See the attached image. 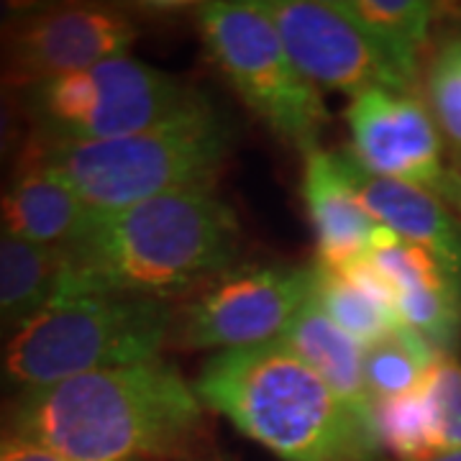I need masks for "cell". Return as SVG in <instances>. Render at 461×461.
Here are the masks:
<instances>
[{"instance_id": "1", "label": "cell", "mask_w": 461, "mask_h": 461, "mask_svg": "<svg viewBox=\"0 0 461 461\" xmlns=\"http://www.w3.org/2000/svg\"><path fill=\"white\" fill-rule=\"evenodd\" d=\"M0 429L72 461L187 456L205 430V405L165 357L108 366L18 393Z\"/></svg>"}, {"instance_id": "2", "label": "cell", "mask_w": 461, "mask_h": 461, "mask_svg": "<svg viewBox=\"0 0 461 461\" xmlns=\"http://www.w3.org/2000/svg\"><path fill=\"white\" fill-rule=\"evenodd\" d=\"M239 218L215 190H185L98 213L62 249L59 293L172 300L195 295L236 267Z\"/></svg>"}, {"instance_id": "3", "label": "cell", "mask_w": 461, "mask_h": 461, "mask_svg": "<svg viewBox=\"0 0 461 461\" xmlns=\"http://www.w3.org/2000/svg\"><path fill=\"white\" fill-rule=\"evenodd\" d=\"M193 387L205 408L285 461L384 459L375 412L346 402L280 341L215 351Z\"/></svg>"}, {"instance_id": "4", "label": "cell", "mask_w": 461, "mask_h": 461, "mask_svg": "<svg viewBox=\"0 0 461 461\" xmlns=\"http://www.w3.org/2000/svg\"><path fill=\"white\" fill-rule=\"evenodd\" d=\"M233 126L213 100L149 131L103 141H44L29 136L26 151L69 185L95 213L144 200L213 190L233 151Z\"/></svg>"}, {"instance_id": "5", "label": "cell", "mask_w": 461, "mask_h": 461, "mask_svg": "<svg viewBox=\"0 0 461 461\" xmlns=\"http://www.w3.org/2000/svg\"><path fill=\"white\" fill-rule=\"evenodd\" d=\"M175 300L57 293L0 339V390H36L162 357Z\"/></svg>"}, {"instance_id": "6", "label": "cell", "mask_w": 461, "mask_h": 461, "mask_svg": "<svg viewBox=\"0 0 461 461\" xmlns=\"http://www.w3.org/2000/svg\"><path fill=\"white\" fill-rule=\"evenodd\" d=\"M195 23L211 62L267 131L303 157L321 149L330 118L323 95L297 69L257 0L200 3Z\"/></svg>"}, {"instance_id": "7", "label": "cell", "mask_w": 461, "mask_h": 461, "mask_svg": "<svg viewBox=\"0 0 461 461\" xmlns=\"http://www.w3.org/2000/svg\"><path fill=\"white\" fill-rule=\"evenodd\" d=\"M32 133L44 141H103L149 131L211 98L131 54L23 87Z\"/></svg>"}, {"instance_id": "8", "label": "cell", "mask_w": 461, "mask_h": 461, "mask_svg": "<svg viewBox=\"0 0 461 461\" xmlns=\"http://www.w3.org/2000/svg\"><path fill=\"white\" fill-rule=\"evenodd\" d=\"M313 267H230L175 311L169 346L182 351H229L277 341L313 295Z\"/></svg>"}, {"instance_id": "9", "label": "cell", "mask_w": 461, "mask_h": 461, "mask_svg": "<svg viewBox=\"0 0 461 461\" xmlns=\"http://www.w3.org/2000/svg\"><path fill=\"white\" fill-rule=\"evenodd\" d=\"M141 33L133 14L103 3L26 5L0 32V77L32 87L129 54Z\"/></svg>"}, {"instance_id": "10", "label": "cell", "mask_w": 461, "mask_h": 461, "mask_svg": "<svg viewBox=\"0 0 461 461\" xmlns=\"http://www.w3.org/2000/svg\"><path fill=\"white\" fill-rule=\"evenodd\" d=\"M257 5L318 90L351 98L377 87L415 95L377 44L330 0H257Z\"/></svg>"}, {"instance_id": "11", "label": "cell", "mask_w": 461, "mask_h": 461, "mask_svg": "<svg viewBox=\"0 0 461 461\" xmlns=\"http://www.w3.org/2000/svg\"><path fill=\"white\" fill-rule=\"evenodd\" d=\"M351 154L372 175L423 187L446 200L451 165L429 105L411 93L366 90L346 105Z\"/></svg>"}, {"instance_id": "12", "label": "cell", "mask_w": 461, "mask_h": 461, "mask_svg": "<svg viewBox=\"0 0 461 461\" xmlns=\"http://www.w3.org/2000/svg\"><path fill=\"white\" fill-rule=\"evenodd\" d=\"M366 257L390 285L402 326L438 357H454L461 346V287L444 264L393 230Z\"/></svg>"}, {"instance_id": "13", "label": "cell", "mask_w": 461, "mask_h": 461, "mask_svg": "<svg viewBox=\"0 0 461 461\" xmlns=\"http://www.w3.org/2000/svg\"><path fill=\"white\" fill-rule=\"evenodd\" d=\"M333 159L366 211L397 239L433 254L461 287V218L454 215L444 200L408 182L372 175L351 154V149L333 151Z\"/></svg>"}, {"instance_id": "14", "label": "cell", "mask_w": 461, "mask_h": 461, "mask_svg": "<svg viewBox=\"0 0 461 461\" xmlns=\"http://www.w3.org/2000/svg\"><path fill=\"white\" fill-rule=\"evenodd\" d=\"M300 195L313 226L318 264L339 269L366 257L390 233L366 211L333 159V151L315 149L305 157Z\"/></svg>"}, {"instance_id": "15", "label": "cell", "mask_w": 461, "mask_h": 461, "mask_svg": "<svg viewBox=\"0 0 461 461\" xmlns=\"http://www.w3.org/2000/svg\"><path fill=\"white\" fill-rule=\"evenodd\" d=\"M95 215L26 147L0 187V230L36 247L67 249L90 229Z\"/></svg>"}, {"instance_id": "16", "label": "cell", "mask_w": 461, "mask_h": 461, "mask_svg": "<svg viewBox=\"0 0 461 461\" xmlns=\"http://www.w3.org/2000/svg\"><path fill=\"white\" fill-rule=\"evenodd\" d=\"M393 62L412 93L423 80L438 5L429 0H330Z\"/></svg>"}, {"instance_id": "17", "label": "cell", "mask_w": 461, "mask_h": 461, "mask_svg": "<svg viewBox=\"0 0 461 461\" xmlns=\"http://www.w3.org/2000/svg\"><path fill=\"white\" fill-rule=\"evenodd\" d=\"M277 341L287 346L300 362L308 364L346 402L375 412V405L364 387V348L323 313L313 295L303 303V308L287 323Z\"/></svg>"}, {"instance_id": "18", "label": "cell", "mask_w": 461, "mask_h": 461, "mask_svg": "<svg viewBox=\"0 0 461 461\" xmlns=\"http://www.w3.org/2000/svg\"><path fill=\"white\" fill-rule=\"evenodd\" d=\"M62 249H47L0 230V339L59 293Z\"/></svg>"}, {"instance_id": "19", "label": "cell", "mask_w": 461, "mask_h": 461, "mask_svg": "<svg viewBox=\"0 0 461 461\" xmlns=\"http://www.w3.org/2000/svg\"><path fill=\"white\" fill-rule=\"evenodd\" d=\"M313 297L330 321L346 330L357 344L372 346L402 330V321L397 313L372 293H366L354 280H348L339 269L323 264H313Z\"/></svg>"}, {"instance_id": "20", "label": "cell", "mask_w": 461, "mask_h": 461, "mask_svg": "<svg viewBox=\"0 0 461 461\" xmlns=\"http://www.w3.org/2000/svg\"><path fill=\"white\" fill-rule=\"evenodd\" d=\"M436 359L438 354L411 329L397 330L377 344L364 346L362 375L372 405L415 393L426 382Z\"/></svg>"}, {"instance_id": "21", "label": "cell", "mask_w": 461, "mask_h": 461, "mask_svg": "<svg viewBox=\"0 0 461 461\" xmlns=\"http://www.w3.org/2000/svg\"><path fill=\"white\" fill-rule=\"evenodd\" d=\"M375 423L384 454L397 461H429L444 454L423 384L408 395L375 402Z\"/></svg>"}, {"instance_id": "22", "label": "cell", "mask_w": 461, "mask_h": 461, "mask_svg": "<svg viewBox=\"0 0 461 461\" xmlns=\"http://www.w3.org/2000/svg\"><path fill=\"white\" fill-rule=\"evenodd\" d=\"M420 83L438 131L461 151V33L446 36L436 47Z\"/></svg>"}, {"instance_id": "23", "label": "cell", "mask_w": 461, "mask_h": 461, "mask_svg": "<svg viewBox=\"0 0 461 461\" xmlns=\"http://www.w3.org/2000/svg\"><path fill=\"white\" fill-rule=\"evenodd\" d=\"M441 451H461V362L438 357L423 382Z\"/></svg>"}, {"instance_id": "24", "label": "cell", "mask_w": 461, "mask_h": 461, "mask_svg": "<svg viewBox=\"0 0 461 461\" xmlns=\"http://www.w3.org/2000/svg\"><path fill=\"white\" fill-rule=\"evenodd\" d=\"M29 136H32V121L26 111L23 90L0 77V175L8 177Z\"/></svg>"}, {"instance_id": "25", "label": "cell", "mask_w": 461, "mask_h": 461, "mask_svg": "<svg viewBox=\"0 0 461 461\" xmlns=\"http://www.w3.org/2000/svg\"><path fill=\"white\" fill-rule=\"evenodd\" d=\"M0 461H72L54 454L44 446L33 444L29 438H21L16 433L0 429Z\"/></svg>"}, {"instance_id": "26", "label": "cell", "mask_w": 461, "mask_h": 461, "mask_svg": "<svg viewBox=\"0 0 461 461\" xmlns=\"http://www.w3.org/2000/svg\"><path fill=\"white\" fill-rule=\"evenodd\" d=\"M446 205L461 215V151L454 154L451 159V182H448V193H446Z\"/></svg>"}, {"instance_id": "27", "label": "cell", "mask_w": 461, "mask_h": 461, "mask_svg": "<svg viewBox=\"0 0 461 461\" xmlns=\"http://www.w3.org/2000/svg\"><path fill=\"white\" fill-rule=\"evenodd\" d=\"M29 3H0V32L14 21L16 16H21L26 11Z\"/></svg>"}, {"instance_id": "28", "label": "cell", "mask_w": 461, "mask_h": 461, "mask_svg": "<svg viewBox=\"0 0 461 461\" xmlns=\"http://www.w3.org/2000/svg\"><path fill=\"white\" fill-rule=\"evenodd\" d=\"M429 461H461V451H444V454H438Z\"/></svg>"}]
</instances>
